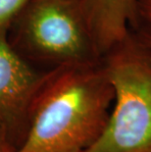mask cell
<instances>
[{
  "label": "cell",
  "mask_w": 151,
  "mask_h": 152,
  "mask_svg": "<svg viewBox=\"0 0 151 152\" xmlns=\"http://www.w3.org/2000/svg\"><path fill=\"white\" fill-rule=\"evenodd\" d=\"M113 101L102 58L53 68L31 104L25 141L14 152H86L103 132Z\"/></svg>",
  "instance_id": "6da1fadb"
},
{
  "label": "cell",
  "mask_w": 151,
  "mask_h": 152,
  "mask_svg": "<svg viewBox=\"0 0 151 152\" xmlns=\"http://www.w3.org/2000/svg\"><path fill=\"white\" fill-rule=\"evenodd\" d=\"M101 58L114 101L86 152H151V46L131 30Z\"/></svg>",
  "instance_id": "7a4b0ae2"
},
{
  "label": "cell",
  "mask_w": 151,
  "mask_h": 152,
  "mask_svg": "<svg viewBox=\"0 0 151 152\" xmlns=\"http://www.w3.org/2000/svg\"><path fill=\"white\" fill-rule=\"evenodd\" d=\"M8 30L13 38L9 39L22 56L53 68L101 58L81 0H31Z\"/></svg>",
  "instance_id": "3957f363"
},
{
  "label": "cell",
  "mask_w": 151,
  "mask_h": 152,
  "mask_svg": "<svg viewBox=\"0 0 151 152\" xmlns=\"http://www.w3.org/2000/svg\"><path fill=\"white\" fill-rule=\"evenodd\" d=\"M46 73H37L0 31V126L9 132L28 119Z\"/></svg>",
  "instance_id": "277c9868"
},
{
  "label": "cell",
  "mask_w": 151,
  "mask_h": 152,
  "mask_svg": "<svg viewBox=\"0 0 151 152\" xmlns=\"http://www.w3.org/2000/svg\"><path fill=\"white\" fill-rule=\"evenodd\" d=\"M96 52L100 57L141 21L137 0H81Z\"/></svg>",
  "instance_id": "5b68a950"
},
{
  "label": "cell",
  "mask_w": 151,
  "mask_h": 152,
  "mask_svg": "<svg viewBox=\"0 0 151 152\" xmlns=\"http://www.w3.org/2000/svg\"><path fill=\"white\" fill-rule=\"evenodd\" d=\"M31 0H0V31L8 30L13 20Z\"/></svg>",
  "instance_id": "8992f818"
},
{
  "label": "cell",
  "mask_w": 151,
  "mask_h": 152,
  "mask_svg": "<svg viewBox=\"0 0 151 152\" xmlns=\"http://www.w3.org/2000/svg\"><path fill=\"white\" fill-rule=\"evenodd\" d=\"M134 31L144 42L151 46V22L141 20Z\"/></svg>",
  "instance_id": "52a82bcc"
},
{
  "label": "cell",
  "mask_w": 151,
  "mask_h": 152,
  "mask_svg": "<svg viewBox=\"0 0 151 152\" xmlns=\"http://www.w3.org/2000/svg\"><path fill=\"white\" fill-rule=\"evenodd\" d=\"M13 146L9 140V132L5 128L0 126V152H14Z\"/></svg>",
  "instance_id": "ba28073f"
}]
</instances>
